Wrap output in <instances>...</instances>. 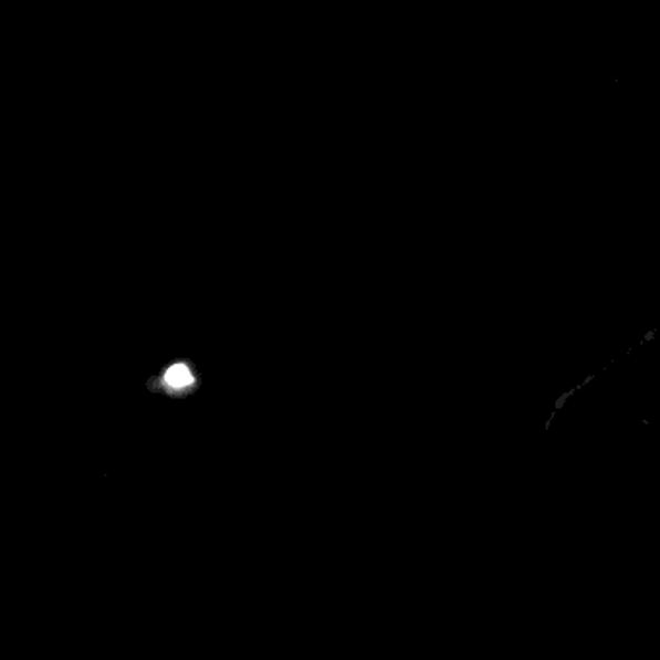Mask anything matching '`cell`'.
<instances>
[{
    "mask_svg": "<svg viewBox=\"0 0 660 660\" xmlns=\"http://www.w3.org/2000/svg\"><path fill=\"white\" fill-rule=\"evenodd\" d=\"M165 380L171 388H187L188 384H192V374L188 373L187 366L177 365L172 366L171 370L167 373Z\"/></svg>",
    "mask_w": 660,
    "mask_h": 660,
    "instance_id": "1",
    "label": "cell"
}]
</instances>
